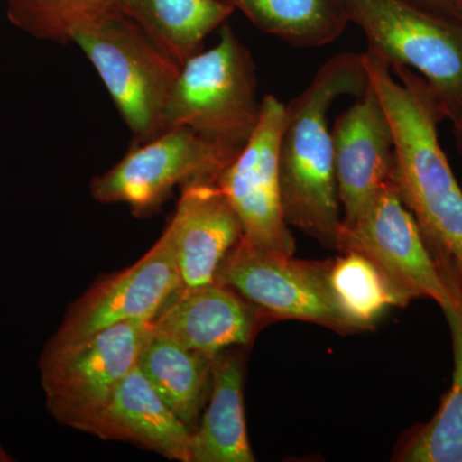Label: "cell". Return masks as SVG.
<instances>
[{"label": "cell", "instance_id": "1", "mask_svg": "<svg viewBox=\"0 0 462 462\" xmlns=\"http://www.w3.org/2000/svg\"><path fill=\"white\" fill-rule=\"evenodd\" d=\"M365 67L388 116L394 139L393 180L431 260L456 300H462V185L438 126L445 120L427 81L407 67L389 66L374 51Z\"/></svg>", "mask_w": 462, "mask_h": 462}, {"label": "cell", "instance_id": "2", "mask_svg": "<svg viewBox=\"0 0 462 462\" xmlns=\"http://www.w3.org/2000/svg\"><path fill=\"white\" fill-rule=\"evenodd\" d=\"M369 85L364 54L346 51L327 60L309 87L287 105L281 142L285 218L289 226L330 249L338 248L342 209L328 115L340 97L360 98Z\"/></svg>", "mask_w": 462, "mask_h": 462}, {"label": "cell", "instance_id": "3", "mask_svg": "<svg viewBox=\"0 0 462 462\" xmlns=\"http://www.w3.org/2000/svg\"><path fill=\"white\" fill-rule=\"evenodd\" d=\"M261 100L251 53L224 26L215 47L182 63L163 114L162 133L189 127L238 154L256 129Z\"/></svg>", "mask_w": 462, "mask_h": 462}, {"label": "cell", "instance_id": "4", "mask_svg": "<svg viewBox=\"0 0 462 462\" xmlns=\"http://www.w3.org/2000/svg\"><path fill=\"white\" fill-rule=\"evenodd\" d=\"M367 50L421 76L445 120L462 125V20L418 0H342Z\"/></svg>", "mask_w": 462, "mask_h": 462}, {"label": "cell", "instance_id": "5", "mask_svg": "<svg viewBox=\"0 0 462 462\" xmlns=\"http://www.w3.org/2000/svg\"><path fill=\"white\" fill-rule=\"evenodd\" d=\"M72 42L98 72L133 134L134 144L160 135L181 66L123 12L85 26Z\"/></svg>", "mask_w": 462, "mask_h": 462}, {"label": "cell", "instance_id": "6", "mask_svg": "<svg viewBox=\"0 0 462 462\" xmlns=\"http://www.w3.org/2000/svg\"><path fill=\"white\" fill-rule=\"evenodd\" d=\"M153 325L120 322L60 351H42L39 369L51 415L90 433L116 388L138 363Z\"/></svg>", "mask_w": 462, "mask_h": 462}, {"label": "cell", "instance_id": "7", "mask_svg": "<svg viewBox=\"0 0 462 462\" xmlns=\"http://www.w3.org/2000/svg\"><path fill=\"white\" fill-rule=\"evenodd\" d=\"M266 318L314 322L342 334L356 333L337 306L329 282V261L298 260L252 245L242 236L216 273Z\"/></svg>", "mask_w": 462, "mask_h": 462}, {"label": "cell", "instance_id": "8", "mask_svg": "<svg viewBox=\"0 0 462 462\" xmlns=\"http://www.w3.org/2000/svg\"><path fill=\"white\" fill-rule=\"evenodd\" d=\"M238 156L206 141L185 126L134 144L120 162L91 181V196L102 203H125L134 214L147 215L165 202L175 187L217 182Z\"/></svg>", "mask_w": 462, "mask_h": 462}, {"label": "cell", "instance_id": "9", "mask_svg": "<svg viewBox=\"0 0 462 462\" xmlns=\"http://www.w3.org/2000/svg\"><path fill=\"white\" fill-rule=\"evenodd\" d=\"M287 105L273 94L261 100L251 138L216 184L229 200L243 236L257 247L294 254L296 240L285 218L281 182V142Z\"/></svg>", "mask_w": 462, "mask_h": 462}, {"label": "cell", "instance_id": "10", "mask_svg": "<svg viewBox=\"0 0 462 462\" xmlns=\"http://www.w3.org/2000/svg\"><path fill=\"white\" fill-rule=\"evenodd\" d=\"M337 251L370 258L410 302L430 298L442 311L458 303L431 260L415 217L401 199L393 175L364 214L342 226Z\"/></svg>", "mask_w": 462, "mask_h": 462}, {"label": "cell", "instance_id": "11", "mask_svg": "<svg viewBox=\"0 0 462 462\" xmlns=\"http://www.w3.org/2000/svg\"><path fill=\"white\" fill-rule=\"evenodd\" d=\"M180 289L171 231L166 227L138 263L97 282L69 307L44 351L69 348L120 322L152 321Z\"/></svg>", "mask_w": 462, "mask_h": 462}, {"label": "cell", "instance_id": "12", "mask_svg": "<svg viewBox=\"0 0 462 462\" xmlns=\"http://www.w3.org/2000/svg\"><path fill=\"white\" fill-rule=\"evenodd\" d=\"M331 134L342 226H349L391 180L394 170L393 132L372 84L337 118Z\"/></svg>", "mask_w": 462, "mask_h": 462}, {"label": "cell", "instance_id": "13", "mask_svg": "<svg viewBox=\"0 0 462 462\" xmlns=\"http://www.w3.org/2000/svg\"><path fill=\"white\" fill-rule=\"evenodd\" d=\"M263 319L260 310L215 282L173 293L152 324L185 348L215 357L230 346L249 345Z\"/></svg>", "mask_w": 462, "mask_h": 462}, {"label": "cell", "instance_id": "14", "mask_svg": "<svg viewBox=\"0 0 462 462\" xmlns=\"http://www.w3.org/2000/svg\"><path fill=\"white\" fill-rule=\"evenodd\" d=\"M181 289L215 282L218 267L243 236L238 215L216 182L182 187L169 224Z\"/></svg>", "mask_w": 462, "mask_h": 462}, {"label": "cell", "instance_id": "15", "mask_svg": "<svg viewBox=\"0 0 462 462\" xmlns=\"http://www.w3.org/2000/svg\"><path fill=\"white\" fill-rule=\"evenodd\" d=\"M90 433L138 443L170 460L190 462L191 430L158 396L138 366L116 388Z\"/></svg>", "mask_w": 462, "mask_h": 462}, {"label": "cell", "instance_id": "16", "mask_svg": "<svg viewBox=\"0 0 462 462\" xmlns=\"http://www.w3.org/2000/svg\"><path fill=\"white\" fill-rule=\"evenodd\" d=\"M245 357L223 351L212 363L205 413L191 431L190 462H254L245 422Z\"/></svg>", "mask_w": 462, "mask_h": 462}, {"label": "cell", "instance_id": "17", "mask_svg": "<svg viewBox=\"0 0 462 462\" xmlns=\"http://www.w3.org/2000/svg\"><path fill=\"white\" fill-rule=\"evenodd\" d=\"M212 363L214 357L185 348L152 329L136 366L158 396L193 431L211 391Z\"/></svg>", "mask_w": 462, "mask_h": 462}, {"label": "cell", "instance_id": "18", "mask_svg": "<svg viewBox=\"0 0 462 462\" xmlns=\"http://www.w3.org/2000/svg\"><path fill=\"white\" fill-rule=\"evenodd\" d=\"M121 12L181 66L234 8L223 0H124Z\"/></svg>", "mask_w": 462, "mask_h": 462}, {"label": "cell", "instance_id": "19", "mask_svg": "<svg viewBox=\"0 0 462 462\" xmlns=\"http://www.w3.org/2000/svg\"><path fill=\"white\" fill-rule=\"evenodd\" d=\"M261 32L298 48H319L349 23L342 0H223Z\"/></svg>", "mask_w": 462, "mask_h": 462}, {"label": "cell", "instance_id": "20", "mask_svg": "<svg viewBox=\"0 0 462 462\" xmlns=\"http://www.w3.org/2000/svg\"><path fill=\"white\" fill-rule=\"evenodd\" d=\"M443 312L454 351L451 387L433 418L406 438L401 461L462 462V300Z\"/></svg>", "mask_w": 462, "mask_h": 462}, {"label": "cell", "instance_id": "21", "mask_svg": "<svg viewBox=\"0 0 462 462\" xmlns=\"http://www.w3.org/2000/svg\"><path fill=\"white\" fill-rule=\"evenodd\" d=\"M329 282L337 306L356 333L373 329L391 307L410 303L370 258L357 252L329 260Z\"/></svg>", "mask_w": 462, "mask_h": 462}, {"label": "cell", "instance_id": "22", "mask_svg": "<svg viewBox=\"0 0 462 462\" xmlns=\"http://www.w3.org/2000/svg\"><path fill=\"white\" fill-rule=\"evenodd\" d=\"M11 23L42 39L74 42L76 33L107 14L121 12L124 0H5Z\"/></svg>", "mask_w": 462, "mask_h": 462}, {"label": "cell", "instance_id": "23", "mask_svg": "<svg viewBox=\"0 0 462 462\" xmlns=\"http://www.w3.org/2000/svg\"><path fill=\"white\" fill-rule=\"evenodd\" d=\"M418 2L431 9H436L438 12L448 14V16L462 20L461 0H418Z\"/></svg>", "mask_w": 462, "mask_h": 462}, {"label": "cell", "instance_id": "24", "mask_svg": "<svg viewBox=\"0 0 462 462\" xmlns=\"http://www.w3.org/2000/svg\"><path fill=\"white\" fill-rule=\"evenodd\" d=\"M456 142H457L458 151H460L462 157V125L455 129Z\"/></svg>", "mask_w": 462, "mask_h": 462}, {"label": "cell", "instance_id": "25", "mask_svg": "<svg viewBox=\"0 0 462 462\" xmlns=\"http://www.w3.org/2000/svg\"><path fill=\"white\" fill-rule=\"evenodd\" d=\"M12 461L11 456L5 452V449L3 448V446L0 445V462H8Z\"/></svg>", "mask_w": 462, "mask_h": 462}, {"label": "cell", "instance_id": "26", "mask_svg": "<svg viewBox=\"0 0 462 462\" xmlns=\"http://www.w3.org/2000/svg\"><path fill=\"white\" fill-rule=\"evenodd\" d=\"M461 3H462V0H461Z\"/></svg>", "mask_w": 462, "mask_h": 462}, {"label": "cell", "instance_id": "27", "mask_svg": "<svg viewBox=\"0 0 462 462\" xmlns=\"http://www.w3.org/2000/svg\"><path fill=\"white\" fill-rule=\"evenodd\" d=\"M461 185H462V182H461Z\"/></svg>", "mask_w": 462, "mask_h": 462}]
</instances>
